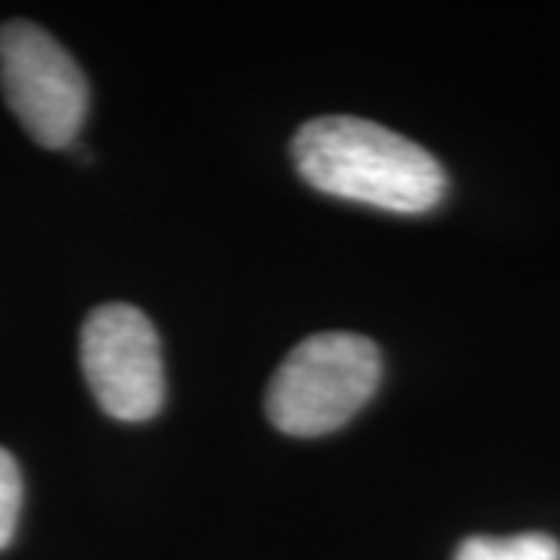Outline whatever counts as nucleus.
Wrapping results in <instances>:
<instances>
[{
	"label": "nucleus",
	"instance_id": "5",
	"mask_svg": "<svg viewBox=\"0 0 560 560\" xmlns=\"http://www.w3.org/2000/svg\"><path fill=\"white\" fill-rule=\"evenodd\" d=\"M455 560H560V541L545 533H523L511 539L474 536L460 541Z\"/></svg>",
	"mask_w": 560,
	"mask_h": 560
},
{
	"label": "nucleus",
	"instance_id": "3",
	"mask_svg": "<svg viewBox=\"0 0 560 560\" xmlns=\"http://www.w3.org/2000/svg\"><path fill=\"white\" fill-rule=\"evenodd\" d=\"M0 88L35 143L50 150L75 143L88 119V79L69 50L35 22L0 28Z\"/></svg>",
	"mask_w": 560,
	"mask_h": 560
},
{
	"label": "nucleus",
	"instance_id": "4",
	"mask_svg": "<svg viewBox=\"0 0 560 560\" xmlns=\"http://www.w3.org/2000/svg\"><path fill=\"white\" fill-rule=\"evenodd\" d=\"M81 371L109 418L150 420L165 399L162 349L153 320L135 305L109 302L81 327Z\"/></svg>",
	"mask_w": 560,
	"mask_h": 560
},
{
	"label": "nucleus",
	"instance_id": "2",
	"mask_svg": "<svg viewBox=\"0 0 560 560\" xmlns=\"http://www.w3.org/2000/svg\"><path fill=\"white\" fill-rule=\"evenodd\" d=\"M381 349L359 334H315L280 361L268 383L265 411L287 436L340 430L377 393Z\"/></svg>",
	"mask_w": 560,
	"mask_h": 560
},
{
	"label": "nucleus",
	"instance_id": "1",
	"mask_svg": "<svg viewBox=\"0 0 560 560\" xmlns=\"http://www.w3.org/2000/svg\"><path fill=\"white\" fill-rule=\"evenodd\" d=\"M293 162L320 194L396 215H420L445 197V172L433 153L377 121L320 116L293 138Z\"/></svg>",
	"mask_w": 560,
	"mask_h": 560
},
{
	"label": "nucleus",
	"instance_id": "6",
	"mask_svg": "<svg viewBox=\"0 0 560 560\" xmlns=\"http://www.w3.org/2000/svg\"><path fill=\"white\" fill-rule=\"evenodd\" d=\"M22 511V474L16 458L0 448V551L16 536Z\"/></svg>",
	"mask_w": 560,
	"mask_h": 560
}]
</instances>
